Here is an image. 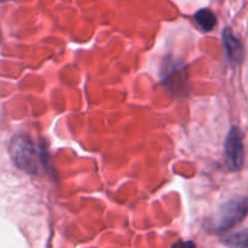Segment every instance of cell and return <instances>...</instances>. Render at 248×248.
Returning a JSON list of instances; mask_svg holds the SVG:
<instances>
[{"instance_id": "cell-1", "label": "cell", "mask_w": 248, "mask_h": 248, "mask_svg": "<svg viewBox=\"0 0 248 248\" xmlns=\"http://www.w3.org/2000/svg\"><path fill=\"white\" fill-rule=\"evenodd\" d=\"M11 158L21 170L33 175H39L47 170L46 151L38 146L28 135L16 134L9 146Z\"/></svg>"}, {"instance_id": "cell-2", "label": "cell", "mask_w": 248, "mask_h": 248, "mask_svg": "<svg viewBox=\"0 0 248 248\" xmlns=\"http://www.w3.org/2000/svg\"><path fill=\"white\" fill-rule=\"evenodd\" d=\"M162 84L174 97H186L190 94L186 66L180 60L167 59L162 65Z\"/></svg>"}, {"instance_id": "cell-3", "label": "cell", "mask_w": 248, "mask_h": 248, "mask_svg": "<svg viewBox=\"0 0 248 248\" xmlns=\"http://www.w3.org/2000/svg\"><path fill=\"white\" fill-rule=\"evenodd\" d=\"M248 216V197L236 196L226 201L220 207L216 229L218 231H228Z\"/></svg>"}, {"instance_id": "cell-4", "label": "cell", "mask_w": 248, "mask_h": 248, "mask_svg": "<svg viewBox=\"0 0 248 248\" xmlns=\"http://www.w3.org/2000/svg\"><path fill=\"white\" fill-rule=\"evenodd\" d=\"M224 157L230 170L237 171L242 168L245 162V145L242 133L237 127H231L229 130L224 145Z\"/></svg>"}, {"instance_id": "cell-5", "label": "cell", "mask_w": 248, "mask_h": 248, "mask_svg": "<svg viewBox=\"0 0 248 248\" xmlns=\"http://www.w3.org/2000/svg\"><path fill=\"white\" fill-rule=\"evenodd\" d=\"M223 44L229 60L236 65L241 63L245 56V49L242 43L233 34L230 28H225L223 31Z\"/></svg>"}, {"instance_id": "cell-6", "label": "cell", "mask_w": 248, "mask_h": 248, "mask_svg": "<svg viewBox=\"0 0 248 248\" xmlns=\"http://www.w3.org/2000/svg\"><path fill=\"white\" fill-rule=\"evenodd\" d=\"M195 21L203 32H211L217 26V17L209 9H201L195 14Z\"/></svg>"}, {"instance_id": "cell-7", "label": "cell", "mask_w": 248, "mask_h": 248, "mask_svg": "<svg viewBox=\"0 0 248 248\" xmlns=\"http://www.w3.org/2000/svg\"><path fill=\"white\" fill-rule=\"evenodd\" d=\"M223 242L228 248H248V229L226 236Z\"/></svg>"}, {"instance_id": "cell-8", "label": "cell", "mask_w": 248, "mask_h": 248, "mask_svg": "<svg viewBox=\"0 0 248 248\" xmlns=\"http://www.w3.org/2000/svg\"><path fill=\"white\" fill-rule=\"evenodd\" d=\"M171 248H196V245L192 241H179Z\"/></svg>"}]
</instances>
